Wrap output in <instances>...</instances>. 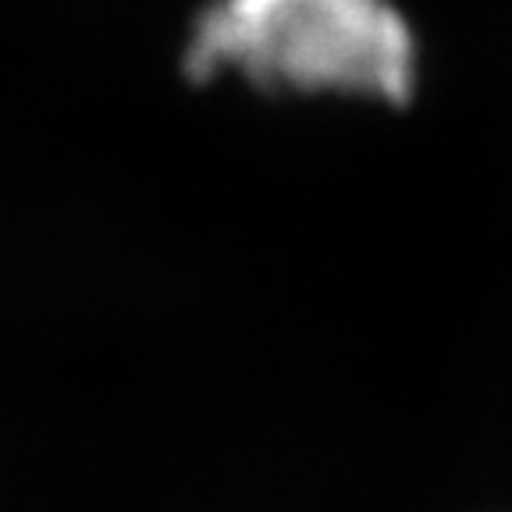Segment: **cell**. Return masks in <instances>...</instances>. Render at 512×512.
I'll list each match as a JSON object with an SVG mask.
<instances>
[{"label":"cell","instance_id":"6da1fadb","mask_svg":"<svg viewBox=\"0 0 512 512\" xmlns=\"http://www.w3.org/2000/svg\"><path fill=\"white\" fill-rule=\"evenodd\" d=\"M235 68L271 93H349L406 104L416 50L388 0H214L185 47L192 82Z\"/></svg>","mask_w":512,"mask_h":512}]
</instances>
